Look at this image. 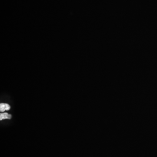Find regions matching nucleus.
<instances>
[{
  "label": "nucleus",
  "mask_w": 157,
  "mask_h": 157,
  "mask_svg": "<svg viewBox=\"0 0 157 157\" xmlns=\"http://www.w3.org/2000/svg\"><path fill=\"white\" fill-rule=\"evenodd\" d=\"M10 109V106L7 104H0V111L1 112H4L5 111H8Z\"/></svg>",
  "instance_id": "nucleus-1"
},
{
  "label": "nucleus",
  "mask_w": 157,
  "mask_h": 157,
  "mask_svg": "<svg viewBox=\"0 0 157 157\" xmlns=\"http://www.w3.org/2000/svg\"><path fill=\"white\" fill-rule=\"evenodd\" d=\"M12 118V115L8 114L7 113H2L0 114V120H3V119H11Z\"/></svg>",
  "instance_id": "nucleus-2"
}]
</instances>
